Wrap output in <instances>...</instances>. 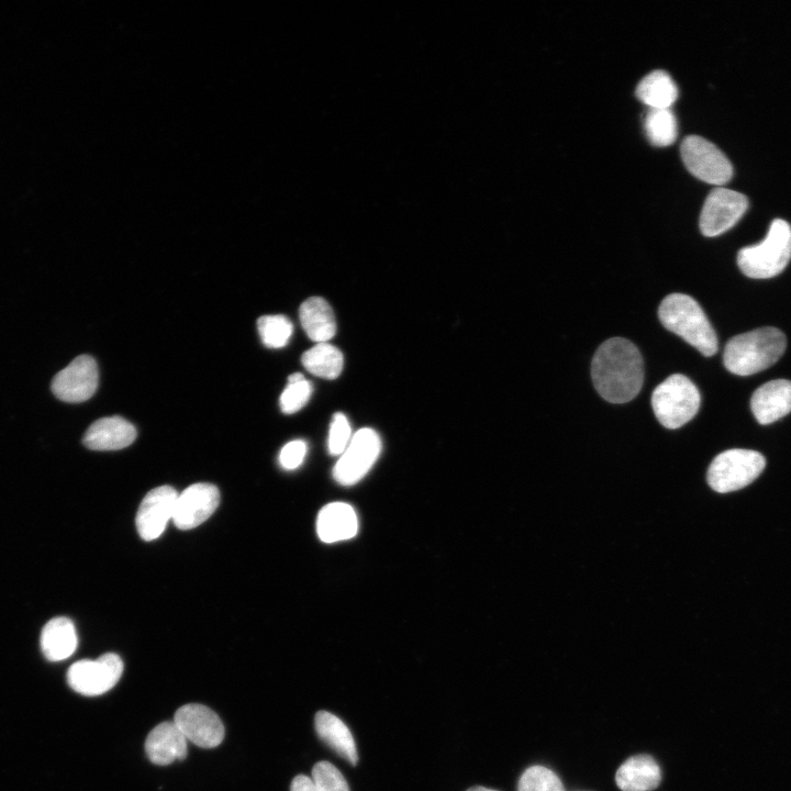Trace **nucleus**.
<instances>
[{
    "instance_id": "nucleus-23",
    "label": "nucleus",
    "mask_w": 791,
    "mask_h": 791,
    "mask_svg": "<svg viewBox=\"0 0 791 791\" xmlns=\"http://www.w3.org/2000/svg\"><path fill=\"white\" fill-rule=\"evenodd\" d=\"M635 93L649 109H670L678 98V87L668 73L654 70L638 82Z\"/></svg>"
},
{
    "instance_id": "nucleus-20",
    "label": "nucleus",
    "mask_w": 791,
    "mask_h": 791,
    "mask_svg": "<svg viewBox=\"0 0 791 791\" xmlns=\"http://www.w3.org/2000/svg\"><path fill=\"white\" fill-rule=\"evenodd\" d=\"M40 644L43 655L51 661L70 657L78 644L74 623L65 616L52 619L43 627Z\"/></svg>"
},
{
    "instance_id": "nucleus-6",
    "label": "nucleus",
    "mask_w": 791,
    "mask_h": 791,
    "mask_svg": "<svg viewBox=\"0 0 791 791\" xmlns=\"http://www.w3.org/2000/svg\"><path fill=\"white\" fill-rule=\"evenodd\" d=\"M765 457L751 449L734 448L718 454L708 469V483L721 493L739 490L764 470Z\"/></svg>"
},
{
    "instance_id": "nucleus-3",
    "label": "nucleus",
    "mask_w": 791,
    "mask_h": 791,
    "mask_svg": "<svg viewBox=\"0 0 791 791\" xmlns=\"http://www.w3.org/2000/svg\"><path fill=\"white\" fill-rule=\"evenodd\" d=\"M658 316L670 332L695 347L703 356L717 352V337L700 304L690 296L671 293L660 303Z\"/></svg>"
},
{
    "instance_id": "nucleus-10",
    "label": "nucleus",
    "mask_w": 791,
    "mask_h": 791,
    "mask_svg": "<svg viewBox=\"0 0 791 791\" xmlns=\"http://www.w3.org/2000/svg\"><path fill=\"white\" fill-rule=\"evenodd\" d=\"M748 208L747 198L737 191L717 187L706 197L699 220L704 236H717L733 227Z\"/></svg>"
},
{
    "instance_id": "nucleus-16",
    "label": "nucleus",
    "mask_w": 791,
    "mask_h": 791,
    "mask_svg": "<svg viewBox=\"0 0 791 791\" xmlns=\"http://www.w3.org/2000/svg\"><path fill=\"white\" fill-rule=\"evenodd\" d=\"M136 437L133 424L121 416L102 417L86 431L82 443L92 450H118L131 445Z\"/></svg>"
},
{
    "instance_id": "nucleus-15",
    "label": "nucleus",
    "mask_w": 791,
    "mask_h": 791,
    "mask_svg": "<svg viewBox=\"0 0 791 791\" xmlns=\"http://www.w3.org/2000/svg\"><path fill=\"white\" fill-rule=\"evenodd\" d=\"M750 409L758 423L776 422L791 412V381L771 380L760 386L751 396Z\"/></svg>"
},
{
    "instance_id": "nucleus-31",
    "label": "nucleus",
    "mask_w": 791,
    "mask_h": 791,
    "mask_svg": "<svg viewBox=\"0 0 791 791\" xmlns=\"http://www.w3.org/2000/svg\"><path fill=\"white\" fill-rule=\"evenodd\" d=\"M305 454V442L301 439L291 441L281 448L279 464L283 469L293 470L302 464Z\"/></svg>"
},
{
    "instance_id": "nucleus-29",
    "label": "nucleus",
    "mask_w": 791,
    "mask_h": 791,
    "mask_svg": "<svg viewBox=\"0 0 791 791\" xmlns=\"http://www.w3.org/2000/svg\"><path fill=\"white\" fill-rule=\"evenodd\" d=\"M311 778L319 791H349L342 772L328 761L315 764Z\"/></svg>"
},
{
    "instance_id": "nucleus-13",
    "label": "nucleus",
    "mask_w": 791,
    "mask_h": 791,
    "mask_svg": "<svg viewBox=\"0 0 791 791\" xmlns=\"http://www.w3.org/2000/svg\"><path fill=\"white\" fill-rule=\"evenodd\" d=\"M220 503L219 489L211 483L198 482L178 494L172 521L180 530H191L207 521Z\"/></svg>"
},
{
    "instance_id": "nucleus-14",
    "label": "nucleus",
    "mask_w": 791,
    "mask_h": 791,
    "mask_svg": "<svg viewBox=\"0 0 791 791\" xmlns=\"http://www.w3.org/2000/svg\"><path fill=\"white\" fill-rule=\"evenodd\" d=\"M178 493L170 486L157 487L144 497L136 514V530L144 541H154L172 520Z\"/></svg>"
},
{
    "instance_id": "nucleus-26",
    "label": "nucleus",
    "mask_w": 791,
    "mask_h": 791,
    "mask_svg": "<svg viewBox=\"0 0 791 791\" xmlns=\"http://www.w3.org/2000/svg\"><path fill=\"white\" fill-rule=\"evenodd\" d=\"M257 328L265 346L280 348L287 345L293 326L287 316L276 314L260 316L257 320Z\"/></svg>"
},
{
    "instance_id": "nucleus-12",
    "label": "nucleus",
    "mask_w": 791,
    "mask_h": 791,
    "mask_svg": "<svg viewBox=\"0 0 791 791\" xmlns=\"http://www.w3.org/2000/svg\"><path fill=\"white\" fill-rule=\"evenodd\" d=\"M174 722L187 740L199 747H216L224 738L222 721L215 712L202 704L189 703L180 706L175 713Z\"/></svg>"
},
{
    "instance_id": "nucleus-5",
    "label": "nucleus",
    "mask_w": 791,
    "mask_h": 791,
    "mask_svg": "<svg viewBox=\"0 0 791 791\" xmlns=\"http://www.w3.org/2000/svg\"><path fill=\"white\" fill-rule=\"evenodd\" d=\"M701 396L686 376L675 374L659 383L651 394V406L659 423L666 428H679L699 411Z\"/></svg>"
},
{
    "instance_id": "nucleus-25",
    "label": "nucleus",
    "mask_w": 791,
    "mask_h": 791,
    "mask_svg": "<svg viewBox=\"0 0 791 791\" xmlns=\"http://www.w3.org/2000/svg\"><path fill=\"white\" fill-rule=\"evenodd\" d=\"M644 129L648 141L659 147L671 145L678 135V123L670 109H649Z\"/></svg>"
},
{
    "instance_id": "nucleus-30",
    "label": "nucleus",
    "mask_w": 791,
    "mask_h": 791,
    "mask_svg": "<svg viewBox=\"0 0 791 791\" xmlns=\"http://www.w3.org/2000/svg\"><path fill=\"white\" fill-rule=\"evenodd\" d=\"M350 425L343 413L333 415L328 433V452L332 456H341L352 439Z\"/></svg>"
},
{
    "instance_id": "nucleus-4",
    "label": "nucleus",
    "mask_w": 791,
    "mask_h": 791,
    "mask_svg": "<svg viewBox=\"0 0 791 791\" xmlns=\"http://www.w3.org/2000/svg\"><path fill=\"white\" fill-rule=\"evenodd\" d=\"M791 259V227L782 219L771 222L765 239L745 246L737 254V265L749 278L767 279L779 275Z\"/></svg>"
},
{
    "instance_id": "nucleus-1",
    "label": "nucleus",
    "mask_w": 791,
    "mask_h": 791,
    "mask_svg": "<svg viewBox=\"0 0 791 791\" xmlns=\"http://www.w3.org/2000/svg\"><path fill=\"white\" fill-rule=\"evenodd\" d=\"M591 376L595 390L611 403H625L634 399L644 381L643 358L628 339L612 337L594 353Z\"/></svg>"
},
{
    "instance_id": "nucleus-18",
    "label": "nucleus",
    "mask_w": 791,
    "mask_h": 791,
    "mask_svg": "<svg viewBox=\"0 0 791 791\" xmlns=\"http://www.w3.org/2000/svg\"><path fill=\"white\" fill-rule=\"evenodd\" d=\"M316 532L319 538L327 544L350 539L358 532L357 514L348 503H328L317 514Z\"/></svg>"
},
{
    "instance_id": "nucleus-22",
    "label": "nucleus",
    "mask_w": 791,
    "mask_h": 791,
    "mask_svg": "<svg viewBox=\"0 0 791 791\" xmlns=\"http://www.w3.org/2000/svg\"><path fill=\"white\" fill-rule=\"evenodd\" d=\"M299 316L307 335L316 343H327L336 333L331 305L321 297H311L300 307Z\"/></svg>"
},
{
    "instance_id": "nucleus-21",
    "label": "nucleus",
    "mask_w": 791,
    "mask_h": 791,
    "mask_svg": "<svg viewBox=\"0 0 791 791\" xmlns=\"http://www.w3.org/2000/svg\"><path fill=\"white\" fill-rule=\"evenodd\" d=\"M319 737L349 764L356 765L358 754L354 737L345 723L327 711H319L314 717Z\"/></svg>"
},
{
    "instance_id": "nucleus-32",
    "label": "nucleus",
    "mask_w": 791,
    "mask_h": 791,
    "mask_svg": "<svg viewBox=\"0 0 791 791\" xmlns=\"http://www.w3.org/2000/svg\"><path fill=\"white\" fill-rule=\"evenodd\" d=\"M290 791H319L315 787L312 778L299 775L293 778L290 787Z\"/></svg>"
},
{
    "instance_id": "nucleus-9",
    "label": "nucleus",
    "mask_w": 791,
    "mask_h": 791,
    "mask_svg": "<svg viewBox=\"0 0 791 791\" xmlns=\"http://www.w3.org/2000/svg\"><path fill=\"white\" fill-rule=\"evenodd\" d=\"M380 450L381 441L374 430H358L334 466V479L343 486L355 484L370 470Z\"/></svg>"
},
{
    "instance_id": "nucleus-2",
    "label": "nucleus",
    "mask_w": 791,
    "mask_h": 791,
    "mask_svg": "<svg viewBox=\"0 0 791 791\" xmlns=\"http://www.w3.org/2000/svg\"><path fill=\"white\" fill-rule=\"evenodd\" d=\"M786 335L772 326L732 337L723 354L725 368L738 376H750L772 366L784 353Z\"/></svg>"
},
{
    "instance_id": "nucleus-19",
    "label": "nucleus",
    "mask_w": 791,
    "mask_h": 791,
    "mask_svg": "<svg viewBox=\"0 0 791 791\" xmlns=\"http://www.w3.org/2000/svg\"><path fill=\"white\" fill-rule=\"evenodd\" d=\"M661 780L659 765L649 755H636L625 760L616 771L615 781L622 791H650Z\"/></svg>"
},
{
    "instance_id": "nucleus-28",
    "label": "nucleus",
    "mask_w": 791,
    "mask_h": 791,
    "mask_svg": "<svg viewBox=\"0 0 791 791\" xmlns=\"http://www.w3.org/2000/svg\"><path fill=\"white\" fill-rule=\"evenodd\" d=\"M517 791H565V788L554 771L543 766H532L522 773Z\"/></svg>"
},
{
    "instance_id": "nucleus-11",
    "label": "nucleus",
    "mask_w": 791,
    "mask_h": 791,
    "mask_svg": "<svg viewBox=\"0 0 791 791\" xmlns=\"http://www.w3.org/2000/svg\"><path fill=\"white\" fill-rule=\"evenodd\" d=\"M98 387V367L89 355L76 357L52 381L53 393L64 402L78 403L91 398Z\"/></svg>"
},
{
    "instance_id": "nucleus-33",
    "label": "nucleus",
    "mask_w": 791,
    "mask_h": 791,
    "mask_svg": "<svg viewBox=\"0 0 791 791\" xmlns=\"http://www.w3.org/2000/svg\"><path fill=\"white\" fill-rule=\"evenodd\" d=\"M467 791H497V790L478 786V787H472V788L468 789Z\"/></svg>"
},
{
    "instance_id": "nucleus-17",
    "label": "nucleus",
    "mask_w": 791,
    "mask_h": 791,
    "mask_svg": "<svg viewBox=\"0 0 791 791\" xmlns=\"http://www.w3.org/2000/svg\"><path fill=\"white\" fill-rule=\"evenodd\" d=\"M145 751L155 765H169L187 756V738L174 721L155 726L146 737Z\"/></svg>"
},
{
    "instance_id": "nucleus-24",
    "label": "nucleus",
    "mask_w": 791,
    "mask_h": 791,
    "mask_svg": "<svg viewBox=\"0 0 791 791\" xmlns=\"http://www.w3.org/2000/svg\"><path fill=\"white\" fill-rule=\"evenodd\" d=\"M301 361L309 372L325 379L338 377L343 369L342 352L328 343H316L303 353Z\"/></svg>"
},
{
    "instance_id": "nucleus-7",
    "label": "nucleus",
    "mask_w": 791,
    "mask_h": 791,
    "mask_svg": "<svg viewBox=\"0 0 791 791\" xmlns=\"http://www.w3.org/2000/svg\"><path fill=\"white\" fill-rule=\"evenodd\" d=\"M680 154L687 169L704 182L721 186L733 176L732 164L725 154L701 136H687L681 143Z\"/></svg>"
},
{
    "instance_id": "nucleus-8",
    "label": "nucleus",
    "mask_w": 791,
    "mask_h": 791,
    "mask_svg": "<svg viewBox=\"0 0 791 791\" xmlns=\"http://www.w3.org/2000/svg\"><path fill=\"white\" fill-rule=\"evenodd\" d=\"M123 672L122 659L113 653L99 658L82 659L70 666L67 672L69 687L82 695H100L112 689Z\"/></svg>"
},
{
    "instance_id": "nucleus-27",
    "label": "nucleus",
    "mask_w": 791,
    "mask_h": 791,
    "mask_svg": "<svg viewBox=\"0 0 791 791\" xmlns=\"http://www.w3.org/2000/svg\"><path fill=\"white\" fill-rule=\"evenodd\" d=\"M312 386L300 372L288 377V383L280 396V409L286 414H292L302 409L309 401Z\"/></svg>"
}]
</instances>
